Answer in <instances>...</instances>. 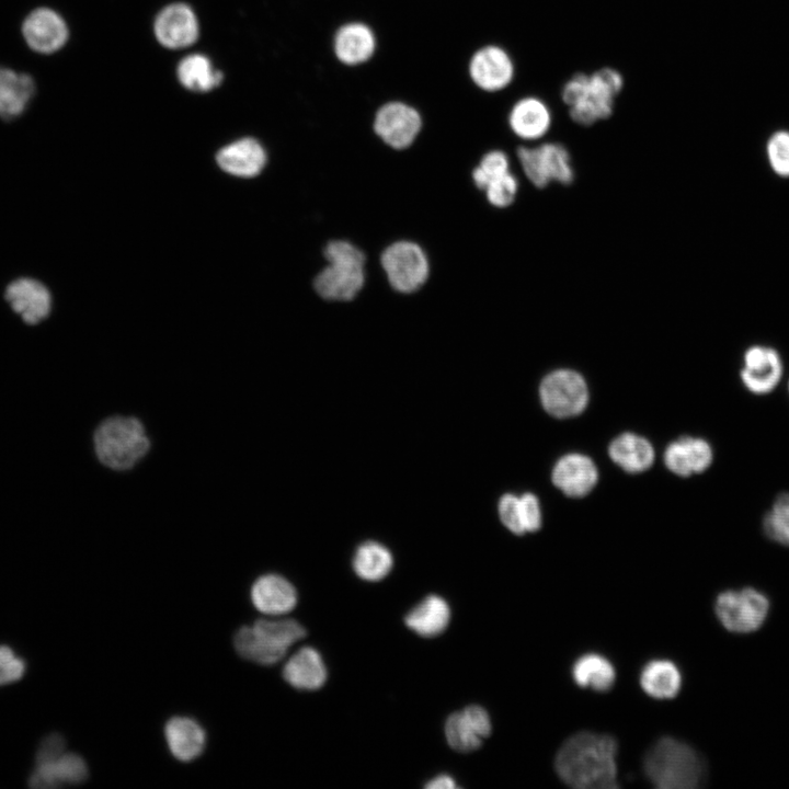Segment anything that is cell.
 I'll return each mask as SVG.
<instances>
[{"label":"cell","instance_id":"7bdbcfd3","mask_svg":"<svg viewBox=\"0 0 789 789\" xmlns=\"http://www.w3.org/2000/svg\"><path fill=\"white\" fill-rule=\"evenodd\" d=\"M788 389H789V384H788Z\"/></svg>","mask_w":789,"mask_h":789},{"label":"cell","instance_id":"f546056e","mask_svg":"<svg viewBox=\"0 0 789 789\" xmlns=\"http://www.w3.org/2000/svg\"><path fill=\"white\" fill-rule=\"evenodd\" d=\"M640 685L642 689L653 698H673L677 695L682 686L681 672L677 666L668 660H653L642 668Z\"/></svg>","mask_w":789,"mask_h":789},{"label":"cell","instance_id":"74e56055","mask_svg":"<svg viewBox=\"0 0 789 789\" xmlns=\"http://www.w3.org/2000/svg\"><path fill=\"white\" fill-rule=\"evenodd\" d=\"M25 672V663L5 645H0V686L19 681Z\"/></svg>","mask_w":789,"mask_h":789},{"label":"cell","instance_id":"e575fe53","mask_svg":"<svg viewBox=\"0 0 789 789\" xmlns=\"http://www.w3.org/2000/svg\"><path fill=\"white\" fill-rule=\"evenodd\" d=\"M510 172V160L501 150L487 152L472 172L474 184L484 190L496 178Z\"/></svg>","mask_w":789,"mask_h":789},{"label":"cell","instance_id":"9a60e30c","mask_svg":"<svg viewBox=\"0 0 789 789\" xmlns=\"http://www.w3.org/2000/svg\"><path fill=\"white\" fill-rule=\"evenodd\" d=\"M37 93V81L32 73L0 65L1 121L9 123L23 116Z\"/></svg>","mask_w":789,"mask_h":789},{"label":"cell","instance_id":"30bf717a","mask_svg":"<svg viewBox=\"0 0 789 789\" xmlns=\"http://www.w3.org/2000/svg\"><path fill=\"white\" fill-rule=\"evenodd\" d=\"M21 36L27 49L39 56L60 52L70 37L69 26L64 16L48 5L32 9L20 25Z\"/></svg>","mask_w":789,"mask_h":789},{"label":"cell","instance_id":"7a4b0ae2","mask_svg":"<svg viewBox=\"0 0 789 789\" xmlns=\"http://www.w3.org/2000/svg\"><path fill=\"white\" fill-rule=\"evenodd\" d=\"M624 84L620 71L611 67L592 73L576 72L563 83L561 100L574 123L591 126L613 115Z\"/></svg>","mask_w":789,"mask_h":789},{"label":"cell","instance_id":"44dd1931","mask_svg":"<svg viewBox=\"0 0 789 789\" xmlns=\"http://www.w3.org/2000/svg\"><path fill=\"white\" fill-rule=\"evenodd\" d=\"M251 601L263 614L283 615L297 604L295 586L278 574L260 576L251 587Z\"/></svg>","mask_w":789,"mask_h":789},{"label":"cell","instance_id":"cb8c5ba5","mask_svg":"<svg viewBox=\"0 0 789 789\" xmlns=\"http://www.w3.org/2000/svg\"><path fill=\"white\" fill-rule=\"evenodd\" d=\"M664 460L672 472L688 477L705 471L711 465L712 449L702 438L682 437L668 445Z\"/></svg>","mask_w":789,"mask_h":789},{"label":"cell","instance_id":"7402d4cb","mask_svg":"<svg viewBox=\"0 0 789 789\" xmlns=\"http://www.w3.org/2000/svg\"><path fill=\"white\" fill-rule=\"evenodd\" d=\"M552 481L567 495L580 498L586 495L594 488L597 481V470L588 457L570 454L556 464Z\"/></svg>","mask_w":789,"mask_h":789},{"label":"cell","instance_id":"9c48e42d","mask_svg":"<svg viewBox=\"0 0 789 789\" xmlns=\"http://www.w3.org/2000/svg\"><path fill=\"white\" fill-rule=\"evenodd\" d=\"M380 262L391 287L403 294L418 290L430 274L425 252L412 241L390 244L381 253Z\"/></svg>","mask_w":789,"mask_h":789},{"label":"cell","instance_id":"836d02e7","mask_svg":"<svg viewBox=\"0 0 789 789\" xmlns=\"http://www.w3.org/2000/svg\"><path fill=\"white\" fill-rule=\"evenodd\" d=\"M765 534L774 541L789 547V493H780L763 521Z\"/></svg>","mask_w":789,"mask_h":789},{"label":"cell","instance_id":"484cf974","mask_svg":"<svg viewBox=\"0 0 789 789\" xmlns=\"http://www.w3.org/2000/svg\"><path fill=\"white\" fill-rule=\"evenodd\" d=\"M164 735L171 754L181 762L198 757L205 747L206 734L194 719L174 717L164 728Z\"/></svg>","mask_w":789,"mask_h":789},{"label":"cell","instance_id":"d4e9b609","mask_svg":"<svg viewBox=\"0 0 789 789\" xmlns=\"http://www.w3.org/2000/svg\"><path fill=\"white\" fill-rule=\"evenodd\" d=\"M336 58L348 66L367 61L376 49V37L369 26L359 22L342 25L333 42Z\"/></svg>","mask_w":789,"mask_h":789},{"label":"cell","instance_id":"4fadbf2b","mask_svg":"<svg viewBox=\"0 0 789 789\" xmlns=\"http://www.w3.org/2000/svg\"><path fill=\"white\" fill-rule=\"evenodd\" d=\"M469 76L483 91L498 92L507 88L515 76L511 55L499 45L479 48L469 61Z\"/></svg>","mask_w":789,"mask_h":789},{"label":"cell","instance_id":"4316f807","mask_svg":"<svg viewBox=\"0 0 789 789\" xmlns=\"http://www.w3.org/2000/svg\"><path fill=\"white\" fill-rule=\"evenodd\" d=\"M285 681L297 689L315 690L327 679V668L320 653L305 647L293 654L283 668Z\"/></svg>","mask_w":789,"mask_h":789},{"label":"cell","instance_id":"7c38bea8","mask_svg":"<svg viewBox=\"0 0 789 789\" xmlns=\"http://www.w3.org/2000/svg\"><path fill=\"white\" fill-rule=\"evenodd\" d=\"M422 127L419 112L402 102L384 104L376 113L374 130L388 146L395 149L409 147Z\"/></svg>","mask_w":789,"mask_h":789},{"label":"cell","instance_id":"60d3db41","mask_svg":"<svg viewBox=\"0 0 789 789\" xmlns=\"http://www.w3.org/2000/svg\"><path fill=\"white\" fill-rule=\"evenodd\" d=\"M64 752H66L64 737L56 733L49 734L41 743L35 763L54 758Z\"/></svg>","mask_w":789,"mask_h":789},{"label":"cell","instance_id":"2e32d148","mask_svg":"<svg viewBox=\"0 0 789 789\" xmlns=\"http://www.w3.org/2000/svg\"><path fill=\"white\" fill-rule=\"evenodd\" d=\"M489 713L480 706H468L454 712L445 723V735L449 746L458 752H471L481 746L491 733Z\"/></svg>","mask_w":789,"mask_h":789},{"label":"cell","instance_id":"f35d334b","mask_svg":"<svg viewBox=\"0 0 789 789\" xmlns=\"http://www.w3.org/2000/svg\"><path fill=\"white\" fill-rule=\"evenodd\" d=\"M499 514L502 523L514 534H524L521 517L519 498L513 494H505L499 503Z\"/></svg>","mask_w":789,"mask_h":789},{"label":"cell","instance_id":"6da1fadb","mask_svg":"<svg viewBox=\"0 0 789 789\" xmlns=\"http://www.w3.org/2000/svg\"><path fill=\"white\" fill-rule=\"evenodd\" d=\"M617 743L607 734L579 732L560 747L554 768L568 786L580 789L616 787Z\"/></svg>","mask_w":789,"mask_h":789},{"label":"cell","instance_id":"1f68e13d","mask_svg":"<svg viewBox=\"0 0 789 789\" xmlns=\"http://www.w3.org/2000/svg\"><path fill=\"white\" fill-rule=\"evenodd\" d=\"M393 565L391 552L381 544L367 541L362 544L353 558L355 573L369 582L380 581L388 575Z\"/></svg>","mask_w":789,"mask_h":789},{"label":"cell","instance_id":"83f0119b","mask_svg":"<svg viewBox=\"0 0 789 789\" xmlns=\"http://www.w3.org/2000/svg\"><path fill=\"white\" fill-rule=\"evenodd\" d=\"M450 609L447 602L437 595H428L404 618L405 625L419 636L431 638L442 633L448 626Z\"/></svg>","mask_w":789,"mask_h":789},{"label":"cell","instance_id":"8d00e7d4","mask_svg":"<svg viewBox=\"0 0 789 789\" xmlns=\"http://www.w3.org/2000/svg\"><path fill=\"white\" fill-rule=\"evenodd\" d=\"M767 158L773 171L789 178V132L779 130L771 135L766 146Z\"/></svg>","mask_w":789,"mask_h":789},{"label":"cell","instance_id":"4dcf8cb0","mask_svg":"<svg viewBox=\"0 0 789 789\" xmlns=\"http://www.w3.org/2000/svg\"><path fill=\"white\" fill-rule=\"evenodd\" d=\"M572 677L580 687L606 691L614 685L616 672L614 665L605 656L587 653L574 662Z\"/></svg>","mask_w":789,"mask_h":789},{"label":"cell","instance_id":"3957f363","mask_svg":"<svg viewBox=\"0 0 789 789\" xmlns=\"http://www.w3.org/2000/svg\"><path fill=\"white\" fill-rule=\"evenodd\" d=\"M643 769L660 789H693L701 785L704 764L688 744L671 736L659 739L645 753Z\"/></svg>","mask_w":789,"mask_h":789},{"label":"cell","instance_id":"f1b7e54d","mask_svg":"<svg viewBox=\"0 0 789 789\" xmlns=\"http://www.w3.org/2000/svg\"><path fill=\"white\" fill-rule=\"evenodd\" d=\"M608 453L615 464L631 473L647 470L654 459L651 444L631 433L616 437L609 445Z\"/></svg>","mask_w":789,"mask_h":789},{"label":"cell","instance_id":"8992f818","mask_svg":"<svg viewBox=\"0 0 789 789\" xmlns=\"http://www.w3.org/2000/svg\"><path fill=\"white\" fill-rule=\"evenodd\" d=\"M94 446L102 464L125 470L147 453L149 441L137 419L114 416L100 424L94 434Z\"/></svg>","mask_w":789,"mask_h":789},{"label":"cell","instance_id":"277c9868","mask_svg":"<svg viewBox=\"0 0 789 789\" xmlns=\"http://www.w3.org/2000/svg\"><path fill=\"white\" fill-rule=\"evenodd\" d=\"M306 636V629L295 619H259L241 627L233 643L240 656L261 665L281 661L287 650Z\"/></svg>","mask_w":789,"mask_h":789},{"label":"cell","instance_id":"ac0fdd59","mask_svg":"<svg viewBox=\"0 0 789 789\" xmlns=\"http://www.w3.org/2000/svg\"><path fill=\"white\" fill-rule=\"evenodd\" d=\"M508 126L519 139L538 141L552 126V112L541 98L526 95L518 99L511 107Z\"/></svg>","mask_w":789,"mask_h":789},{"label":"cell","instance_id":"603a6c76","mask_svg":"<svg viewBox=\"0 0 789 789\" xmlns=\"http://www.w3.org/2000/svg\"><path fill=\"white\" fill-rule=\"evenodd\" d=\"M216 160L218 165L229 174L252 178L264 168L266 153L255 139L242 138L221 148Z\"/></svg>","mask_w":789,"mask_h":789},{"label":"cell","instance_id":"5b68a950","mask_svg":"<svg viewBox=\"0 0 789 789\" xmlns=\"http://www.w3.org/2000/svg\"><path fill=\"white\" fill-rule=\"evenodd\" d=\"M328 265L316 276L315 289L328 300H351L365 283V255L345 240L330 241L324 248Z\"/></svg>","mask_w":789,"mask_h":789},{"label":"cell","instance_id":"d6986e66","mask_svg":"<svg viewBox=\"0 0 789 789\" xmlns=\"http://www.w3.org/2000/svg\"><path fill=\"white\" fill-rule=\"evenodd\" d=\"M155 35L168 48H183L198 36V22L193 10L183 3L164 8L155 22Z\"/></svg>","mask_w":789,"mask_h":789},{"label":"cell","instance_id":"d6a6232c","mask_svg":"<svg viewBox=\"0 0 789 789\" xmlns=\"http://www.w3.org/2000/svg\"><path fill=\"white\" fill-rule=\"evenodd\" d=\"M178 78L185 88L206 92L217 87L222 76L213 68L206 56L193 54L183 58L179 64Z\"/></svg>","mask_w":789,"mask_h":789},{"label":"cell","instance_id":"52a82bcc","mask_svg":"<svg viewBox=\"0 0 789 789\" xmlns=\"http://www.w3.org/2000/svg\"><path fill=\"white\" fill-rule=\"evenodd\" d=\"M516 156L524 175L535 187L544 188L551 182L569 185L574 180L570 152L560 142L521 146Z\"/></svg>","mask_w":789,"mask_h":789},{"label":"cell","instance_id":"ffe728a7","mask_svg":"<svg viewBox=\"0 0 789 789\" xmlns=\"http://www.w3.org/2000/svg\"><path fill=\"white\" fill-rule=\"evenodd\" d=\"M88 778V767L83 758L75 753L62 754L35 763L30 777V786L36 789H53L66 785H79Z\"/></svg>","mask_w":789,"mask_h":789},{"label":"cell","instance_id":"5bb4252c","mask_svg":"<svg viewBox=\"0 0 789 789\" xmlns=\"http://www.w3.org/2000/svg\"><path fill=\"white\" fill-rule=\"evenodd\" d=\"M782 369L780 355L775 348L753 345L744 353L740 376L750 392L767 395L778 386Z\"/></svg>","mask_w":789,"mask_h":789},{"label":"cell","instance_id":"e0dca14e","mask_svg":"<svg viewBox=\"0 0 789 789\" xmlns=\"http://www.w3.org/2000/svg\"><path fill=\"white\" fill-rule=\"evenodd\" d=\"M10 307L27 324H37L46 319L53 307L49 289L39 281L21 277L11 282L4 291Z\"/></svg>","mask_w":789,"mask_h":789},{"label":"cell","instance_id":"ba28073f","mask_svg":"<svg viewBox=\"0 0 789 789\" xmlns=\"http://www.w3.org/2000/svg\"><path fill=\"white\" fill-rule=\"evenodd\" d=\"M768 610V598L752 587L722 592L717 596L714 604V611L721 625L736 633L757 630L764 624Z\"/></svg>","mask_w":789,"mask_h":789},{"label":"cell","instance_id":"d590c367","mask_svg":"<svg viewBox=\"0 0 789 789\" xmlns=\"http://www.w3.org/2000/svg\"><path fill=\"white\" fill-rule=\"evenodd\" d=\"M488 202L499 208L510 206L518 192L517 178L510 171L491 181L484 188Z\"/></svg>","mask_w":789,"mask_h":789},{"label":"cell","instance_id":"8fae6325","mask_svg":"<svg viewBox=\"0 0 789 789\" xmlns=\"http://www.w3.org/2000/svg\"><path fill=\"white\" fill-rule=\"evenodd\" d=\"M539 395L546 411L557 418L581 413L588 400L587 386L580 374L558 369L545 377Z\"/></svg>","mask_w":789,"mask_h":789},{"label":"cell","instance_id":"b9f144b4","mask_svg":"<svg viewBox=\"0 0 789 789\" xmlns=\"http://www.w3.org/2000/svg\"><path fill=\"white\" fill-rule=\"evenodd\" d=\"M456 787H457L456 782L448 775H439V776L431 779L425 785V788H427V789H453Z\"/></svg>","mask_w":789,"mask_h":789},{"label":"cell","instance_id":"ab89813d","mask_svg":"<svg viewBox=\"0 0 789 789\" xmlns=\"http://www.w3.org/2000/svg\"><path fill=\"white\" fill-rule=\"evenodd\" d=\"M521 517L525 533L535 531L541 525V514L537 498L525 493L519 498Z\"/></svg>","mask_w":789,"mask_h":789}]
</instances>
